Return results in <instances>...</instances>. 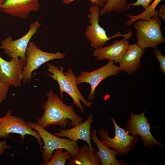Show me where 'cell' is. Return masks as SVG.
Instances as JSON below:
<instances>
[{
    "label": "cell",
    "instance_id": "obj_1",
    "mask_svg": "<svg viewBox=\"0 0 165 165\" xmlns=\"http://www.w3.org/2000/svg\"><path fill=\"white\" fill-rule=\"evenodd\" d=\"M46 94L47 99L43 104L44 113L37 121L38 125L45 128L55 125L65 129L82 122V118L75 111L73 105L68 106L65 104L51 89Z\"/></svg>",
    "mask_w": 165,
    "mask_h": 165
},
{
    "label": "cell",
    "instance_id": "obj_2",
    "mask_svg": "<svg viewBox=\"0 0 165 165\" xmlns=\"http://www.w3.org/2000/svg\"><path fill=\"white\" fill-rule=\"evenodd\" d=\"M46 65L48 71L50 73H47V75L57 82L61 99L63 98V92H65L72 99V105L78 107L82 113L84 112V109L80 101L86 107L91 108L93 102L86 100L79 91L77 87L76 77L71 68L64 72V68L62 66L58 67L48 62H47Z\"/></svg>",
    "mask_w": 165,
    "mask_h": 165
},
{
    "label": "cell",
    "instance_id": "obj_3",
    "mask_svg": "<svg viewBox=\"0 0 165 165\" xmlns=\"http://www.w3.org/2000/svg\"><path fill=\"white\" fill-rule=\"evenodd\" d=\"M162 21L158 16L149 20H138L134 23L136 30L137 42L136 44L142 50L148 47L156 48L165 41L162 34Z\"/></svg>",
    "mask_w": 165,
    "mask_h": 165
},
{
    "label": "cell",
    "instance_id": "obj_4",
    "mask_svg": "<svg viewBox=\"0 0 165 165\" xmlns=\"http://www.w3.org/2000/svg\"><path fill=\"white\" fill-rule=\"evenodd\" d=\"M33 129L37 131L42 139L44 146L41 150L43 163L48 162L51 159L54 151L62 148L70 152L72 156L76 153L79 148L76 141L65 138H61L53 134L37 123L27 122Z\"/></svg>",
    "mask_w": 165,
    "mask_h": 165
},
{
    "label": "cell",
    "instance_id": "obj_5",
    "mask_svg": "<svg viewBox=\"0 0 165 165\" xmlns=\"http://www.w3.org/2000/svg\"><path fill=\"white\" fill-rule=\"evenodd\" d=\"M89 10L90 13L87 16L90 24L87 27L85 35L87 40L90 42V46L93 48L96 49L102 47L107 41L116 37H122L128 39L132 36L133 33L130 30L127 33L122 34L118 32L112 36L108 37L105 30L99 23L100 10L99 7L93 5Z\"/></svg>",
    "mask_w": 165,
    "mask_h": 165
},
{
    "label": "cell",
    "instance_id": "obj_6",
    "mask_svg": "<svg viewBox=\"0 0 165 165\" xmlns=\"http://www.w3.org/2000/svg\"><path fill=\"white\" fill-rule=\"evenodd\" d=\"M25 55L26 61L22 72V81L24 84L30 82L32 72L44 64L51 60L62 59L66 57V55L59 51L49 53L42 51L32 41L29 42Z\"/></svg>",
    "mask_w": 165,
    "mask_h": 165
},
{
    "label": "cell",
    "instance_id": "obj_7",
    "mask_svg": "<svg viewBox=\"0 0 165 165\" xmlns=\"http://www.w3.org/2000/svg\"><path fill=\"white\" fill-rule=\"evenodd\" d=\"M12 110L9 109L5 116L0 118V137L7 138L10 134L14 133L20 134L23 140L26 135H30L37 140L41 150L43 145L38 133L33 130L22 118L12 115Z\"/></svg>",
    "mask_w": 165,
    "mask_h": 165
},
{
    "label": "cell",
    "instance_id": "obj_8",
    "mask_svg": "<svg viewBox=\"0 0 165 165\" xmlns=\"http://www.w3.org/2000/svg\"><path fill=\"white\" fill-rule=\"evenodd\" d=\"M111 119L115 129L114 137H110L107 131L103 129L98 130V135L101 137V141L108 147L116 149L119 155H126L132 149L137 142V135L128 134L124 129L117 124L114 117H112Z\"/></svg>",
    "mask_w": 165,
    "mask_h": 165
},
{
    "label": "cell",
    "instance_id": "obj_9",
    "mask_svg": "<svg viewBox=\"0 0 165 165\" xmlns=\"http://www.w3.org/2000/svg\"><path fill=\"white\" fill-rule=\"evenodd\" d=\"M40 26L38 21H35L30 25L27 32L20 38L14 40L11 37H8L2 40L0 49L11 59L20 58L26 63L25 53L29 43Z\"/></svg>",
    "mask_w": 165,
    "mask_h": 165
},
{
    "label": "cell",
    "instance_id": "obj_10",
    "mask_svg": "<svg viewBox=\"0 0 165 165\" xmlns=\"http://www.w3.org/2000/svg\"><path fill=\"white\" fill-rule=\"evenodd\" d=\"M119 66L109 61L105 65L91 72L82 71L76 77L77 85L87 83L90 86V91L88 100H92L94 97L96 89L103 80L112 75H117L120 72Z\"/></svg>",
    "mask_w": 165,
    "mask_h": 165
},
{
    "label": "cell",
    "instance_id": "obj_11",
    "mask_svg": "<svg viewBox=\"0 0 165 165\" xmlns=\"http://www.w3.org/2000/svg\"><path fill=\"white\" fill-rule=\"evenodd\" d=\"M145 112L138 115L131 113L126 126L127 133L130 135H139L145 146L151 149L154 144L160 147L163 145L156 140L150 131V123L145 115Z\"/></svg>",
    "mask_w": 165,
    "mask_h": 165
},
{
    "label": "cell",
    "instance_id": "obj_12",
    "mask_svg": "<svg viewBox=\"0 0 165 165\" xmlns=\"http://www.w3.org/2000/svg\"><path fill=\"white\" fill-rule=\"evenodd\" d=\"M25 63L20 58L8 61L0 56V81L3 83L19 87L22 80V71Z\"/></svg>",
    "mask_w": 165,
    "mask_h": 165
},
{
    "label": "cell",
    "instance_id": "obj_13",
    "mask_svg": "<svg viewBox=\"0 0 165 165\" xmlns=\"http://www.w3.org/2000/svg\"><path fill=\"white\" fill-rule=\"evenodd\" d=\"M39 0H6L1 11L13 16L25 19L31 12H36L40 7Z\"/></svg>",
    "mask_w": 165,
    "mask_h": 165
},
{
    "label": "cell",
    "instance_id": "obj_14",
    "mask_svg": "<svg viewBox=\"0 0 165 165\" xmlns=\"http://www.w3.org/2000/svg\"><path fill=\"white\" fill-rule=\"evenodd\" d=\"M129 46L128 39L123 38L119 41L116 39L110 45L94 49L92 56L97 61L107 59L119 64Z\"/></svg>",
    "mask_w": 165,
    "mask_h": 165
},
{
    "label": "cell",
    "instance_id": "obj_15",
    "mask_svg": "<svg viewBox=\"0 0 165 165\" xmlns=\"http://www.w3.org/2000/svg\"><path fill=\"white\" fill-rule=\"evenodd\" d=\"M93 115L90 114L86 120L72 128L68 129H58V132H55L53 134L57 137H66L69 140L77 141L81 140L87 143L92 150L94 148L91 142L90 130L91 124L93 122Z\"/></svg>",
    "mask_w": 165,
    "mask_h": 165
},
{
    "label": "cell",
    "instance_id": "obj_16",
    "mask_svg": "<svg viewBox=\"0 0 165 165\" xmlns=\"http://www.w3.org/2000/svg\"><path fill=\"white\" fill-rule=\"evenodd\" d=\"M145 51L136 44L130 45L119 63L120 71L125 72L129 75L137 71L141 66V59Z\"/></svg>",
    "mask_w": 165,
    "mask_h": 165
},
{
    "label": "cell",
    "instance_id": "obj_17",
    "mask_svg": "<svg viewBox=\"0 0 165 165\" xmlns=\"http://www.w3.org/2000/svg\"><path fill=\"white\" fill-rule=\"evenodd\" d=\"M67 165H100L97 152L92 150L87 143L79 148L76 153L68 160Z\"/></svg>",
    "mask_w": 165,
    "mask_h": 165
},
{
    "label": "cell",
    "instance_id": "obj_18",
    "mask_svg": "<svg viewBox=\"0 0 165 165\" xmlns=\"http://www.w3.org/2000/svg\"><path fill=\"white\" fill-rule=\"evenodd\" d=\"M90 138L96 144L98 151L97 154L101 165H119L120 164L117 160L116 156L118 154L117 151L113 148H110L100 141L97 135L95 129H92Z\"/></svg>",
    "mask_w": 165,
    "mask_h": 165
},
{
    "label": "cell",
    "instance_id": "obj_19",
    "mask_svg": "<svg viewBox=\"0 0 165 165\" xmlns=\"http://www.w3.org/2000/svg\"><path fill=\"white\" fill-rule=\"evenodd\" d=\"M105 3L100 10V15L103 16L114 11L119 13L127 12L129 6L127 0H105Z\"/></svg>",
    "mask_w": 165,
    "mask_h": 165
},
{
    "label": "cell",
    "instance_id": "obj_20",
    "mask_svg": "<svg viewBox=\"0 0 165 165\" xmlns=\"http://www.w3.org/2000/svg\"><path fill=\"white\" fill-rule=\"evenodd\" d=\"M162 0H154L143 12L137 15H128L129 20L127 22L126 25L129 26L138 20H147L152 17L158 16V11L156 9Z\"/></svg>",
    "mask_w": 165,
    "mask_h": 165
},
{
    "label": "cell",
    "instance_id": "obj_21",
    "mask_svg": "<svg viewBox=\"0 0 165 165\" xmlns=\"http://www.w3.org/2000/svg\"><path fill=\"white\" fill-rule=\"evenodd\" d=\"M62 148H59L55 150L50 160L42 165H64L67 160L71 158L72 155L68 150L63 152Z\"/></svg>",
    "mask_w": 165,
    "mask_h": 165
},
{
    "label": "cell",
    "instance_id": "obj_22",
    "mask_svg": "<svg viewBox=\"0 0 165 165\" xmlns=\"http://www.w3.org/2000/svg\"><path fill=\"white\" fill-rule=\"evenodd\" d=\"M155 55L160 64V68L164 74H165V57L161 53L160 50L156 48H154Z\"/></svg>",
    "mask_w": 165,
    "mask_h": 165
},
{
    "label": "cell",
    "instance_id": "obj_23",
    "mask_svg": "<svg viewBox=\"0 0 165 165\" xmlns=\"http://www.w3.org/2000/svg\"><path fill=\"white\" fill-rule=\"evenodd\" d=\"M10 86L0 81V104L6 100Z\"/></svg>",
    "mask_w": 165,
    "mask_h": 165
},
{
    "label": "cell",
    "instance_id": "obj_24",
    "mask_svg": "<svg viewBox=\"0 0 165 165\" xmlns=\"http://www.w3.org/2000/svg\"><path fill=\"white\" fill-rule=\"evenodd\" d=\"M154 0H137L133 3L128 4V6L135 7L138 6H141L145 9Z\"/></svg>",
    "mask_w": 165,
    "mask_h": 165
},
{
    "label": "cell",
    "instance_id": "obj_25",
    "mask_svg": "<svg viewBox=\"0 0 165 165\" xmlns=\"http://www.w3.org/2000/svg\"><path fill=\"white\" fill-rule=\"evenodd\" d=\"M76 0H63V2L65 4H68ZM93 5L99 7H102L104 6L105 2V0H89Z\"/></svg>",
    "mask_w": 165,
    "mask_h": 165
},
{
    "label": "cell",
    "instance_id": "obj_26",
    "mask_svg": "<svg viewBox=\"0 0 165 165\" xmlns=\"http://www.w3.org/2000/svg\"><path fill=\"white\" fill-rule=\"evenodd\" d=\"M10 148V146L7 143L6 141H0V156L4 153L6 150Z\"/></svg>",
    "mask_w": 165,
    "mask_h": 165
},
{
    "label": "cell",
    "instance_id": "obj_27",
    "mask_svg": "<svg viewBox=\"0 0 165 165\" xmlns=\"http://www.w3.org/2000/svg\"><path fill=\"white\" fill-rule=\"evenodd\" d=\"M158 11V16L163 21H165V5H162L159 7Z\"/></svg>",
    "mask_w": 165,
    "mask_h": 165
},
{
    "label": "cell",
    "instance_id": "obj_28",
    "mask_svg": "<svg viewBox=\"0 0 165 165\" xmlns=\"http://www.w3.org/2000/svg\"><path fill=\"white\" fill-rule=\"evenodd\" d=\"M6 0H0V12L1 11V7Z\"/></svg>",
    "mask_w": 165,
    "mask_h": 165
}]
</instances>
